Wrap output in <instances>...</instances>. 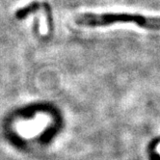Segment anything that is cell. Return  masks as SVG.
Here are the masks:
<instances>
[{
  "label": "cell",
  "mask_w": 160,
  "mask_h": 160,
  "mask_svg": "<svg viewBox=\"0 0 160 160\" xmlns=\"http://www.w3.org/2000/svg\"><path fill=\"white\" fill-rule=\"evenodd\" d=\"M75 22L85 26H103L115 22H135L147 29L160 30V18L130 14H81L75 18Z\"/></svg>",
  "instance_id": "6da1fadb"
},
{
  "label": "cell",
  "mask_w": 160,
  "mask_h": 160,
  "mask_svg": "<svg viewBox=\"0 0 160 160\" xmlns=\"http://www.w3.org/2000/svg\"><path fill=\"white\" fill-rule=\"evenodd\" d=\"M158 152H160V145H159V146H158Z\"/></svg>",
  "instance_id": "7a4b0ae2"
}]
</instances>
